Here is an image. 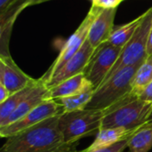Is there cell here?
<instances>
[{"mask_svg": "<svg viewBox=\"0 0 152 152\" xmlns=\"http://www.w3.org/2000/svg\"><path fill=\"white\" fill-rule=\"evenodd\" d=\"M94 90V87L92 86V84H90L85 89H83L82 91L74 95L61 98L55 101L61 104V106L64 109V113L79 110H85L86 105L91 101Z\"/></svg>", "mask_w": 152, "mask_h": 152, "instance_id": "obj_16", "label": "cell"}, {"mask_svg": "<svg viewBox=\"0 0 152 152\" xmlns=\"http://www.w3.org/2000/svg\"><path fill=\"white\" fill-rule=\"evenodd\" d=\"M104 115L105 110H79L59 116V129L64 142L74 143L99 132Z\"/></svg>", "mask_w": 152, "mask_h": 152, "instance_id": "obj_4", "label": "cell"}, {"mask_svg": "<svg viewBox=\"0 0 152 152\" xmlns=\"http://www.w3.org/2000/svg\"><path fill=\"white\" fill-rule=\"evenodd\" d=\"M35 80L19 68L11 55H0V85L11 94L25 88Z\"/></svg>", "mask_w": 152, "mask_h": 152, "instance_id": "obj_10", "label": "cell"}, {"mask_svg": "<svg viewBox=\"0 0 152 152\" xmlns=\"http://www.w3.org/2000/svg\"><path fill=\"white\" fill-rule=\"evenodd\" d=\"M152 81V54H148L146 59L137 69L133 80V93L139 94Z\"/></svg>", "mask_w": 152, "mask_h": 152, "instance_id": "obj_19", "label": "cell"}, {"mask_svg": "<svg viewBox=\"0 0 152 152\" xmlns=\"http://www.w3.org/2000/svg\"><path fill=\"white\" fill-rule=\"evenodd\" d=\"M50 99L49 98V89L46 86L45 81L41 78L38 79V82L32 91V93L26 98V100L11 114V116L5 119L2 124H0V127H4L12 123L16 122L26 114L36 109L38 105L43 103L45 101Z\"/></svg>", "mask_w": 152, "mask_h": 152, "instance_id": "obj_12", "label": "cell"}, {"mask_svg": "<svg viewBox=\"0 0 152 152\" xmlns=\"http://www.w3.org/2000/svg\"><path fill=\"white\" fill-rule=\"evenodd\" d=\"M152 148V126L144 125L131 138L128 145L130 152H149Z\"/></svg>", "mask_w": 152, "mask_h": 152, "instance_id": "obj_20", "label": "cell"}, {"mask_svg": "<svg viewBox=\"0 0 152 152\" xmlns=\"http://www.w3.org/2000/svg\"><path fill=\"white\" fill-rule=\"evenodd\" d=\"M144 16H145V12L138 16L136 19L133 20L132 21L125 25H122L118 27V28H114L108 42L113 45L124 47L126 44L131 39V37L135 33L136 29L138 28V27L143 20Z\"/></svg>", "mask_w": 152, "mask_h": 152, "instance_id": "obj_17", "label": "cell"}, {"mask_svg": "<svg viewBox=\"0 0 152 152\" xmlns=\"http://www.w3.org/2000/svg\"><path fill=\"white\" fill-rule=\"evenodd\" d=\"M100 7H97L95 5L92 4V7L87 13L86 17L84 19V20L81 22L79 27L77 28V30L69 37V38L66 41L65 45L61 48L59 55L53 61V63L51 65V67L48 69V70L45 72V74L40 77L43 81H47L53 74H55L69 59H71L76 53L81 48L85 41L87 39L89 28L91 26V23L96 15L98 10Z\"/></svg>", "mask_w": 152, "mask_h": 152, "instance_id": "obj_7", "label": "cell"}, {"mask_svg": "<svg viewBox=\"0 0 152 152\" xmlns=\"http://www.w3.org/2000/svg\"><path fill=\"white\" fill-rule=\"evenodd\" d=\"M6 139L0 152H78L77 142H64L59 129V116L45 119Z\"/></svg>", "mask_w": 152, "mask_h": 152, "instance_id": "obj_1", "label": "cell"}, {"mask_svg": "<svg viewBox=\"0 0 152 152\" xmlns=\"http://www.w3.org/2000/svg\"><path fill=\"white\" fill-rule=\"evenodd\" d=\"M151 108V102L139 99L138 95L132 92L126 98L105 110L101 129L112 127L140 128L146 124Z\"/></svg>", "mask_w": 152, "mask_h": 152, "instance_id": "obj_2", "label": "cell"}, {"mask_svg": "<svg viewBox=\"0 0 152 152\" xmlns=\"http://www.w3.org/2000/svg\"><path fill=\"white\" fill-rule=\"evenodd\" d=\"M145 125L146 126H152V108L151 112H150V115H149V117H148V118L146 120V124Z\"/></svg>", "mask_w": 152, "mask_h": 152, "instance_id": "obj_27", "label": "cell"}, {"mask_svg": "<svg viewBox=\"0 0 152 152\" xmlns=\"http://www.w3.org/2000/svg\"><path fill=\"white\" fill-rule=\"evenodd\" d=\"M140 127V128H142ZM140 128L137 129H126L124 127H112V128H104L101 129L98 132V134L94 141V142L84 151L91 152L113 145L123 140H126L129 137H132Z\"/></svg>", "mask_w": 152, "mask_h": 152, "instance_id": "obj_13", "label": "cell"}, {"mask_svg": "<svg viewBox=\"0 0 152 152\" xmlns=\"http://www.w3.org/2000/svg\"><path fill=\"white\" fill-rule=\"evenodd\" d=\"M147 54H152V28L150 32L148 44H147Z\"/></svg>", "mask_w": 152, "mask_h": 152, "instance_id": "obj_26", "label": "cell"}, {"mask_svg": "<svg viewBox=\"0 0 152 152\" xmlns=\"http://www.w3.org/2000/svg\"><path fill=\"white\" fill-rule=\"evenodd\" d=\"M94 51L95 48H94L86 39L81 48L76 53V54L71 59H69L47 81L45 82L48 89L74 76L83 73Z\"/></svg>", "mask_w": 152, "mask_h": 152, "instance_id": "obj_9", "label": "cell"}, {"mask_svg": "<svg viewBox=\"0 0 152 152\" xmlns=\"http://www.w3.org/2000/svg\"><path fill=\"white\" fill-rule=\"evenodd\" d=\"M124 0H93V5L102 9L117 8L118 5Z\"/></svg>", "mask_w": 152, "mask_h": 152, "instance_id": "obj_22", "label": "cell"}, {"mask_svg": "<svg viewBox=\"0 0 152 152\" xmlns=\"http://www.w3.org/2000/svg\"><path fill=\"white\" fill-rule=\"evenodd\" d=\"M132 137H129L126 140H123L118 143H115L113 145H110V146H108V147H104V148H101V149H98V150H95L94 151L91 152H123L129 145V142L131 140ZM78 152H86L84 151Z\"/></svg>", "mask_w": 152, "mask_h": 152, "instance_id": "obj_21", "label": "cell"}, {"mask_svg": "<svg viewBox=\"0 0 152 152\" xmlns=\"http://www.w3.org/2000/svg\"><path fill=\"white\" fill-rule=\"evenodd\" d=\"M10 95V92L3 85H0V103H3L4 101H6Z\"/></svg>", "mask_w": 152, "mask_h": 152, "instance_id": "obj_25", "label": "cell"}, {"mask_svg": "<svg viewBox=\"0 0 152 152\" xmlns=\"http://www.w3.org/2000/svg\"><path fill=\"white\" fill-rule=\"evenodd\" d=\"M92 1H93V0H92Z\"/></svg>", "mask_w": 152, "mask_h": 152, "instance_id": "obj_28", "label": "cell"}, {"mask_svg": "<svg viewBox=\"0 0 152 152\" xmlns=\"http://www.w3.org/2000/svg\"><path fill=\"white\" fill-rule=\"evenodd\" d=\"M38 79H36L33 83L26 86L25 88L11 94L9 98L3 103H0V124L7 119L11 114L26 100V98L32 93L36 87Z\"/></svg>", "mask_w": 152, "mask_h": 152, "instance_id": "obj_15", "label": "cell"}, {"mask_svg": "<svg viewBox=\"0 0 152 152\" xmlns=\"http://www.w3.org/2000/svg\"><path fill=\"white\" fill-rule=\"evenodd\" d=\"M123 47L116 46L108 41L99 45L83 71L86 78L94 89L98 88L118 61Z\"/></svg>", "mask_w": 152, "mask_h": 152, "instance_id": "obj_6", "label": "cell"}, {"mask_svg": "<svg viewBox=\"0 0 152 152\" xmlns=\"http://www.w3.org/2000/svg\"><path fill=\"white\" fill-rule=\"evenodd\" d=\"M117 8H100L94 16L87 36V40L94 48L107 42L114 30V20Z\"/></svg>", "mask_w": 152, "mask_h": 152, "instance_id": "obj_11", "label": "cell"}, {"mask_svg": "<svg viewBox=\"0 0 152 152\" xmlns=\"http://www.w3.org/2000/svg\"><path fill=\"white\" fill-rule=\"evenodd\" d=\"M63 113L64 109L61 104L55 100L48 99L16 122L0 127V136L2 138H8L45 119L61 116Z\"/></svg>", "mask_w": 152, "mask_h": 152, "instance_id": "obj_8", "label": "cell"}, {"mask_svg": "<svg viewBox=\"0 0 152 152\" xmlns=\"http://www.w3.org/2000/svg\"><path fill=\"white\" fill-rule=\"evenodd\" d=\"M91 83L86 78L85 75L80 73L49 88V98L58 100L74 95L85 89Z\"/></svg>", "mask_w": 152, "mask_h": 152, "instance_id": "obj_14", "label": "cell"}, {"mask_svg": "<svg viewBox=\"0 0 152 152\" xmlns=\"http://www.w3.org/2000/svg\"><path fill=\"white\" fill-rule=\"evenodd\" d=\"M142 62L126 67L103 82L94 90L92 99L85 110H105L130 94L133 92L134 75Z\"/></svg>", "mask_w": 152, "mask_h": 152, "instance_id": "obj_3", "label": "cell"}, {"mask_svg": "<svg viewBox=\"0 0 152 152\" xmlns=\"http://www.w3.org/2000/svg\"><path fill=\"white\" fill-rule=\"evenodd\" d=\"M139 99L152 103V81L142 90V92L139 94Z\"/></svg>", "mask_w": 152, "mask_h": 152, "instance_id": "obj_23", "label": "cell"}, {"mask_svg": "<svg viewBox=\"0 0 152 152\" xmlns=\"http://www.w3.org/2000/svg\"><path fill=\"white\" fill-rule=\"evenodd\" d=\"M151 28L152 7H151L145 12L143 20L142 21L131 39L123 47L118 61L105 77L103 82L110 78L122 69L141 63L146 59V57L148 56L147 44Z\"/></svg>", "mask_w": 152, "mask_h": 152, "instance_id": "obj_5", "label": "cell"}, {"mask_svg": "<svg viewBox=\"0 0 152 152\" xmlns=\"http://www.w3.org/2000/svg\"><path fill=\"white\" fill-rule=\"evenodd\" d=\"M51 0H16L3 14L0 15V28L12 27L16 17L25 8Z\"/></svg>", "mask_w": 152, "mask_h": 152, "instance_id": "obj_18", "label": "cell"}, {"mask_svg": "<svg viewBox=\"0 0 152 152\" xmlns=\"http://www.w3.org/2000/svg\"><path fill=\"white\" fill-rule=\"evenodd\" d=\"M16 0H0V15L3 14Z\"/></svg>", "mask_w": 152, "mask_h": 152, "instance_id": "obj_24", "label": "cell"}]
</instances>
